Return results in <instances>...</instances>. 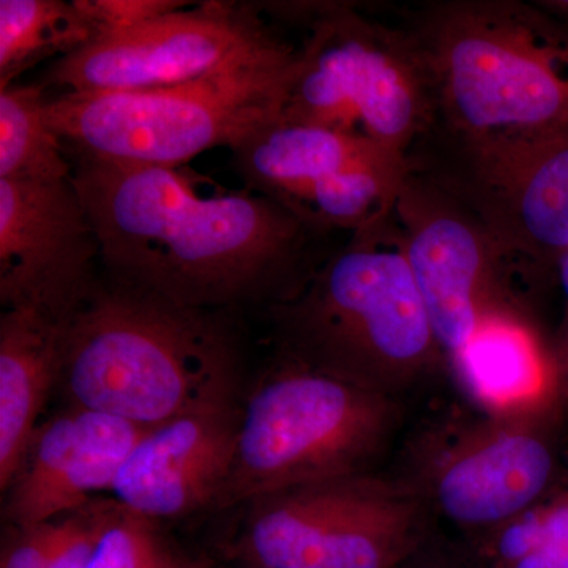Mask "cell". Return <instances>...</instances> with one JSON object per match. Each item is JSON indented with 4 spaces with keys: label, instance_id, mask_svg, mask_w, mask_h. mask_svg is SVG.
<instances>
[{
    "label": "cell",
    "instance_id": "6da1fadb",
    "mask_svg": "<svg viewBox=\"0 0 568 568\" xmlns=\"http://www.w3.org/2000/svg\"><path fill=\"white\" fill-rule=\"evenodd\" d=\"M73 182L111 282L197 310L291 297L315 231L246 192L205 196L179 168L74 159Z\"/></svg>",
    "mask_w": 568,
    "mask_h": 568
},
{
    "label": "cell",
    "instance_id": "7a4b0ae2",
    "mask_svg": "<svg viewBox=\"0 0 568 568\" xmlns=\"http://www.w3.org/2000/svg\"><path fill=\"white\" fill-rule=\"evenodd\" d=\"M223 312L99 282L67 331L59 387L71 406L145 428L235 403L239 349Z\"/></svg>",
    "mask_w": 568,
    "mask_h": 568
},
{
    "label": "cell",
    "instance_id": "3957f363",
    "mask_svg": "<svg viewBox=\"0 0 568 568\" xmlns=\"http://www.w3.org/2000/svg\"><path fill=\"white\" fill-rule=\"evenodd\" d=\"M410 33L466 155L568 130V29L541 7L437 3Z\"/></svg>",
    "mask_w": 568,
    "mask_h": 568
},
{
    "label": "cell",
    "instance_id": "277c9868",
    "mask_svg": "<svg viewBox=\"0 0 568 568\" xmlns=\"http://www.w3.org/2000/svg\"><path fill=\"white\" fill-rule=\"evenodd\" d=\"M392 220L354 233L271 310L287 354L396 398L443 354Z\"/></svg>",
    "mask_w": 568,
    "mask_h": 568
},
{
    "label": "cell",
    "instance_id": "5b68a950",
    "mask_svg": "<svg viewBox=\"0 0 568 568\" xmlns=\"http://www.w3.org/2000/svg\"><path fill=\"white\" fill-rule=\"evenodd\" d=\"M298 48L274 32L219 69L170 88L63 93L48 122L74 159L179 168L209 149L242 144L278 121Z\"/></svg>",
    "mask_w": 568,
    "mask_h": 568
},
{
    "label": "cell",
    "instance_id": "8992f818",
    "mask_svg": "<svg viewBox=\"0 0 568 568\" xmlns=\"http://www.w3.org/2000/svg\"><path fill=\"white\" fill-rule=\"evenodd\" d=\"M398 422L395 396L286 353L242 407L233 465L213 508L369 473Z\"/></svg>",
    "mask_w": 568,
    "mask_h": 568
},
{
    "label": "cell",
    "instance_id": "52a82bcc",
    "mask_svg": "<svg viewBox=\"0 0 568 568\" xmlns=\"http://www.w3.org/2000/svg\"><path fill=\"white\" fill-rule=\"evenodd\" d=\"M308 24L280 121L366 138L405 155L437 115L435 88L413 33L347 3H297Z\"/></svg>",
    "mask_w": 568,
    "mask_h": 568
},
{
    "label": "cell",
    "instance_id": "ba28073f",
    "mask_svg": "<svg viewBox=\"0 0 568 568\" xmlns=\"http://www.w3.org/2000/svg\"><path fill=\"white\" fill-rule=\"evenodd\" d=\"M237 552L254 568H399L429 508L403 477L354 474L254 499Z\"/></svg>",
    "mask_w": 568,
    "mask_h": 568
},
{
    "label": "cell",
    "instance_id": "9c48e42d",
    "mask_svg": "<svg viewBox=\"0 0 568 568\" xmlns=\"http://www.w3.org/2000/svg\"><path fill=\"white\" fill-rule=\"evenodd\" d=\"M545 409L448 418L418 437L403 477L429 510L477 536L545 499L556 457Z\"/></svg>",
    "mask_w": 568,
    "mask_h": 568
},
{
    "label": "cell",
    "instance_id": "30bf717a",
    "mask_svg": "<svg viewBox=\"0 0 568 568\" xmlns=\"http://www.w3.org/2000/svg\"><path fill=\"white\" fill-rule=\"evenodd\" d=\"M248 190L293 212L315 233H358L392 219L413 168L366 138L275 121L233 149Z\"/></svg>",
    "mask_w": 568,
    "mask_h": 568
},
{
    "label": "cell",
    "instance_id": "8fae6325",
    "mask_svg": "<svg viewBox=\"0 0 568 568\" xmlns=\"http://www.w3.org/2000/svg\"><path fill=\"white\" fill-rule=\"evenodd\" d=\"M394 215L437 346L452 365L488 317L518 308L508 268L469 204L413 171Z\"/></svg>",
    "mask_w": 568,
    "mask_h": 568
},
{
    "label": "cell",
    "instance_id": "7c38bea8",
    "mask_svg": "<svg viewBox=\"0 0 568 568\" xmlns=\"http://www.w3.org/2000/svg\"><path fill=\"white\" fill-rule=\"evenodd\" d=\"M271 33L257 7L192 2L54 61L41 82L67 93L170 88L211 73Z\"/></svg>",
    "mask_w": 568,
    "mask_h": 568
},
{
    "label": "cell",
    "instance_id": "4fadbf2b",
    "mask_svg": "<svg viewBox=\"0 0 568 568\" xmlns=\"http://www.w3.org/2000/svg\"><path fill=\"white\" fill-rule=\"evenodd\" d=\"M100 244L73 178L0 181V304L71 320L91 295Z\"/></svg>",
    "mask_w": 568,
    "mask_h": 568
},
{
    "label": "cell",
    "instance_id": "5bb4252c",
    "mask_svg": "<svg viewBox=\"0 0 568 568\" xmlns=\"http://www.w3.org/2000/svg\"><path fill=\"white\" fill-rule=\"evenodd\" d=\"M466 156L465 201L508 272H558L568 253V130Z\"/></svg>",
    "mask_w": 568,
    "mask_h": 568
},
{
    "label": "cell",
    "instance_id": "9a60e30c",
    "mask_svg": "<svg viewBox=\"0 0 568 568\" xmlns=\"http://www.w3.org/2000/svg\"><path fill=\"white\" fill-rule=\"evenodd\" d=\"M149 428L71 406L41 422L18 467L2 514L26 528L70 514L114 487L119 470Z\"/></svg>",
    "mask_w": 568,
    "mask_h": 568
},
{
    "label": "cell",
    "instance_id": "2e32d148",
    "mask_svg": "<svg viewBox=\"0 0 568 568\" xmlns=\"http://www.w3.org/2000/svg\"><path fill=\"white\" fill-rule=\"evenodd\" d=\"M241 413L230 403L149 428L119 470L115 500L152 521L213 507L233 465Z\"/></svg>",
    "mask_w": 568,
    "mask_h": 568
},
{
    "label": "cell",
    "instance_id": "e0dca14e",
    "mask_svg": "<svg viewBox=\"0 0 568 568\" xmlns=\"http://www.w3.org/2000/svg\"><path fill=\"white\" fill-rule=\"evenodd\" d=\"M73 320V317H71ZM71 320L33 306L0 315V489L21 466L51 392L61 381Z\"/></svg>",
    "mask_w": 568,
    "mask_h": 568
},
{
    "label": "cell",
    "instance_id": "ac0fdd59",
    "mask_svg": "<svg viewBox=\"0 0 568 568\" xmlns=\"http://www.w3.org/2000/svg\"><path fill=\"white\" fill-rule=\"evenodd\" d=\"M452 368L488 413L545 409L559 392L551 354L518 308L488 317Z\"/></svg>",
    "mask_w": 568,
    "mask_h": 568
},
{
    "label": "cell",
    "instance_id": "d6986e66",
    "mask_svg": "<svg viewBox=\"0 0 568 568\" xmlns=\"http://www.w3.org/2000/svg\"><path fill=\"white\" fill-rule=\"evenodd\" d=\"M93 41L91 22L77 2H0V91L47 59L67 58Z\"/></svg>",
    "mask_w": 568,
    "mask_h": 568
},
{
    "label": "cell",
    "instance_id": "ffe728a7",
    "mask_svg": "<svg viewBox=\"0 0 568 568\" xmlns=\"http://www.w3.org/2000/svg\"><path fill=\"white\" fill-rule=\"evenodd\" d=\"M47 88L14 84L0 91V181L59 182L73 178L69 152L47 118Z\"/></svg>",
    "mask_w": 568,
    "mask_h": 568
},
{
    "label": "cell",
    "instance_id": "44dd1931",
    "mask_svg": "<svg viewBox=\"0 0 568 568\" xmlns=\"http://www.w3.org/2000/svg\"><path fill=\"white\" fill-rule=\"evenodd\" d=\"M152 523L115 500L88 568H168Z\"/></svg>",
    "mask_w": 568,
    "mask_h": 568
},
{
    "label": "cell",
    "instance_id": "7402d4cb",
    "mask_svg": "<svg viewBox=\"0 0 568 568\" xmlns=\"http://www.w3.org/2000/svg\"><path fill=\"white\" fill-rule=\"evenodd\" d=\"M91 22L93 41L133 31L192 2L185 0H74ZM92 41V43H93Z\"/></svg>",
    "mask_w": 568,
    "mask_h": 568
},
{
    "label": "cell",
    "instance_id": "603a6c76",
    "mask_svg": "<svg viewBox=\"0 0 568 568\" xmlns=\"http://www.w3.org/2000/svg\"><path fill=\"white\" fill-rule=\"evenodd\" d=\"M515 568H568V489L545 500L536 545Z\"/></svg>",
    "mask_w": 568,
    "mask_h": 568
},
{
    "label": "cell",
    "instance_id": "cb8c5ba5",
    "mask_svg": "<svg viewBox=\"0 0 568 568\" xmlns=\"http://www.w3.org/2000/svg\"><path fill=\"white\" fill-rule=\"evenodd\" d=\"M2 568H55L51 521L26 528L9 526V537L2 549Z\"/></svg>",
    "mask_w": 568,
    "mask_h": 568
},
{
    "label": "cell",
    "instance_id": "d4e9b609",
    "mask_svg": "<svg viewBox=\"0 0 568 568\" xmlns=\"http://www.w3.org/2000/svg\"><path fill=\"white\" fill-rule=\"evenodd\" d=\"M558 275L564 293V316L555 349H551V358L556 377H558L559 392L568 396V253L560 260Z\"/></svg>",
    "mask_w": 568,
    "mask_h": 568
},
{
    "label": "cell",
    "instance_id": "484cf974",
    "mask_svg": "<svg viewBox=\"0 0 568 568\" xmlns=\"http://www.w3.org/2000/svg\"><path fill=\"white\" fill-rule=\"evenodd\" d=\"M399 568H485L476 559H459L443 552L428 551L422 547L416 555Z\"/></svg>",
    "mask_w": 568,
    "mask_h": 568
},
{
    "label": "cell",
    "instance_id": "4316f807",
    "mask_svg": "<svg viewBox=\"0 0 568 568\" xmlns=\"http://www.w3.org/2000/svg\"><path fill=\"white\" fill-rule=\"evenodd\" d=\"M537 6L548 11L552 17L568 20V0H545V2H538Z\"/></svg>",
    "mask_w": 568,
    "mask_h": 568
}]
</instances>
